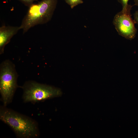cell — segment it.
Segmentation results:
<instances>
[{"instance_id": "cell-1", "label": "cell", "mask_w": 138, "mask_h": 138, "mask_svg": "<svg viewBox=\"0 0 138 138\" xmlns=\"http://www.w3.org/2000/svg\"><path fill=\"white\" fill-rule=\"evenodd\" d=\"M0 119L12 129L18 137L36 138L40 135L35 120L6 106H0Z\"/></svg>"}, {"instance_id": "cell-2", "label": "cell", "mask_w": 138, "mask_h": 138, "mask_svg": "<svg viewBox=\"0 0 138 138\" xmlns=\"http://www.w3.org/2000/svg\"><path fill=\"white\" fill-rule=\"evenodd\" d=\"M57 3V0H42L29 7L19 26L20 29L23 30V34L35 26L44 24L50 21Z\"/></svg>"}, {"instance_id": "cell-3", "label": "cell", "mask_w": 138, "mask_h": 138, "mask_svg": "<svg viewBox=\"0 0 138 138\" xmlns=\"http://www.w3.org/2000/svg\"><path fill=\"white\" fill-rule=\"evenodd\" d=\"M0 69L1 100L3 106H6L12 102L18 87L17 75L14 65L9 60L2 62Z\"/></svg>"}, {"instance_id": "cell-4", "label": "cell", "mask_w": 138, "mask_h": 138, "mask_svg": "<svg viewBox=\"0 0 138 138\" xmlns=\"http://www.w3.org/2000/svg\"><path fill=\"white\" fill-rule=\"evenodd\" d=\"M21 87L23 90L22 99L25 102L42 101L62 94L57 88L34 81L26 82Z\"/></svg>"}, {"instance_id": "cell-5", "label": "cell", "mask_w": 138, "mask_h": 138, "mask_svg": "<svg viewBox=\"0 0 138 138\" xmlns=\"http://www.w3.org/2000/svg\"><path fill=\"white\" fill-rule=\"evenodd\" d=\"M133 6L129 4L122 8L114 16L113 23L118 34L127 39L132 40L135 37L137 30L131 17V10Z\"/></svg>"}, {"instance_id": "cell-6", "label": "cell", "mask_w": 138, "mask_h": 138, "mask_svg": "<svg viewBox=\"0 0 138 138\" xmlns=\"http://www.w3.org/2000/svg\"><path fill=\"white\" fill-rule=\"evenodd\" d=\"M20 30L19 26L3 25L0 27V54L4 52L5 45L9 43L11 38Z\"/></svg>"}, {"instance_id": "cell-7", "label": "cell", "mask_w": 138, "mask_h": 138, "mask_svg": "<svg viewBox=\"0 0 138 138\" xmlns=\"http://www.w3.org/2000/svg\"><path fill=\"white\" fill-rule=\"evenodd\" d=\"M66 3L70 6L71 8L79 4L83 3V0H65Z\"/></svg>"}, {"instance_id": "cell-8", "label": "cell", "mask_w": 138, "mask_h": 138, "mask_svg": "<svg viewBox=\"0 0 138 138\" xmlns=\"http://www.w3.org/2000/svg\"><path fill=\"white\" fill-rule=\"evenodd\" d=\"M25 6L29 7L34 2L38 1V0H18Z\"/></svg>"}, {"instance_id": "cell-9", "label": "cell", "mask_w": 138, "mask_h": 138, "mask_svg": "<svg viewBox=\"0 0 138 138\" xmlns=\"http://www.w3.org/2000/svg\"><path fill=\"white\" fill-rule=\"evenodd\" d=\"M129 1V0H118V1L121 5L122 8H124L129 5L128 4Z\"/></svg>"}, {"instance_id": "cell-10", "label": "cell", "mask_w": 138, "mask_h": 138, "mask_svg": "<svg viewBox=\"0 0 138 138\" xmlns=\"http://www.w3.org/2000/svg\"><path fill=\"white\" fill-rule=\"evenodd\" d=\"M134 20L135 24L138 25V10L136 11L134 14Z\"/></svg>"}, {"instance_id": "cell-11", "label": "cell", "mask_w": 138, "mask_h": 138, "mask_svg": "<svg viewBox=\"0 0 138 138\" xmlns=\"http://www.w3.org/2000/svg\"><path fill=\"white\" fill-rule=\"evenodd\" d=\"M134 5L138 6V0H133Z\"/></svg>"}]
</instances>
